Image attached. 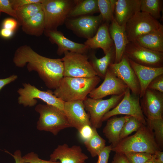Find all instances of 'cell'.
<instances>
[{"instance_id": "cell-28", "label": "cell", "mask_w": 163, "mask_h": 163, "mask_svg": "<svg viewBox=\"0 0 163 163\" xmlns=\"http://www.w3.org/2000/svg\"><path fill=\"white\" fill-rule=\"evenodd\" d=\"M42 10L41 3H34L21 7L15 11L18 26Z\"/></svg>"}, {"instance_id": "cell-24", "label": "cell", "mask_w": 163, "mask_h": 163, "mask_svg": "<svg viewBox=\"0 0 163 163\" xmlns=\"http://www.w3.org/2000/svg\"><path fill=\"white\" fill-rule=\"evenodd\" d=\"M88 56L89 61L97 76L101 78L104 79L109 66L115 61L114 46L112 47L110 51L101 58H98L93 51L91 52Z\"/></svg>"}, {"instance_id": "cell-36", "label": "cell", "mask_w": 163, "mask_h": 163, "mask_svg": "<svg viewBox=\"0 0 163 163\" xmlns=\"http://www.w3.org/2000/svg\"><path fill=\"white\" fill-rule=\"evenodd\" d=\"M2 12L16 19V11L12 8L11 0H0V16Z\"/></svg>"}, {"instance_id": "cell-25", "label": "cell", "mask_w": 163, "mask_h": 163, "mask_svg": "<svg viewBox=\"0 0 163 163\" xmlns=\"http://www.w3.org/2000/svg\"><path fill=\"white\" fill-rule=\"evenodd\" d=\"M135 41L151 50L163 52V25L161 24L158 28L139 36Z\"/></svg>"}, {"instance_id": "cell-3", "label": "cell", "mask_w": 163, "mask_h": 163, "mask_svg": "<svg viewBox=\"0 0 163 163\" xmlns=\"http://www.w3.org/2000/svg\"><path fill=\"white\" fill-rule=\"evenodd\" d=\"M158 150H160L156 142L153 132L146 123L143 124L133 135L120 140L112 148V151L123 154L139 152L153 154Z\"/></svg>"}, {"instance_id": "cell-19", "label": "cell", "mask_w": 163, "mask_h": 163, "mask_svg": "<svg viewBox=\"0 0 163 163\" xmlns=\"http://www.w3.org/2000/svg\"><path fill=\"white\" fill-rule=\"evenodd\" d=\"M140 0H116L114 9V18L120 26L125 27L127 22L140 11Z\"/></svg>"}, {"instance_id": "cell-46", "label": "cell", "mask_w": 163, "mask_h": 163, "mask_svg": "<svg viewBox=\"0 0 163 163\" xmlns=\"http://www.w3.org/2000/svg\"><path fill=\"white\" fill-rule=\"evenodd\" d=\"M155 158L158 163H163V152L158 150L154 154Z\"/></svg>"}, {"instance_id": "cell-20", "label": "cell", "mask_w": 163, "mask_h": 163, "mask_svg": "<svg viewBox=\"0 0 163 163\" xmlns=\"http://www.w3.org/2000/svg\"><path fill=\"white\" fill-rule=\"evenodd\" d=\"M129 61L139 83L140 87L139 97L141 98L151 82L156 76L163 74V67L146 66L136 63L129 59Z\"/></svg>"}, {"instance_id": "cell-45", "label": "cell", "mask_w": 163, "mask_h": 163, "mask_svg": "<svg viewBox=\"0 0 163 163\" xmlns=\"http://www.w3.org/2000/svg\"><path fill=\"white\" fill-rule=\"evenodd\" d=\"M10 154L14 158L15 161V163H25L24 161L21 156V151L19 150H17L14 153V155Z\"/></svg>"}, {"instance_id": "cell-43", "label": "cell", "mask_w": 163, "mask_h": 163, "mask_svg": "<svg viewBox=\"0 0 163 163\" xmlns=\"http://www.w3.org/2000/svg\"><path fill=\"white\" fill-rule=\"evenodd\" d=\"M111 163H129L123 154L116 153Z\"/></svg>"}, {"instance_id": "cell-38", "label": "cell", "mask_w": 163, "mask_h": 163, "mask_svg": "<svg viewBox=\"0 0 163 163\" xmlns=\"http://www.w3.org/2000/svg\"><path fill=\"white\" fill-rule=\"evenodd\" d=\"M147 88L163 93V74L155 78L149 84Z\"/></svg>"}, {"instance_id": "cell-47", "label": "cell", "mask_w": 163, "mask_h": 163, "mask_svg": "<svg viewBox=\"0 0 163 163\" xmlns=\"http://www.w3.org/2000/svg\"><path fill=\"white\" fill-rule=\"evenodd\" d=\"M144 163H158L157 160L155 158V155L154 154H153L152 158L146 161Z\"/></svg>"}, {"instance_id": "cell-26", "label": "cell", "mask_w": 163, "mask_h": 163, "mask_svg": "<svg viewBox=\"0 0 163 163\" xmlns=\"http://www.w3.org/2000/svg\"><path fill=\"white\" fill-rule=\"evenodd\" d=\"M21 26L22 31L27 34L36 37L42 35L45 30L43 10L24 22Z\"/></svg>"}, {"instance_id": "cell-15", "label": "cell", "mask_w": 163, "mask_h": 163, "mask_svg": "<svg viewBox=\"0 0 163 163\" xmlns=\"http://www.w3.org/2000/svg\"><path fill=\"white\" fill-rule=\"evenodd\" d=\"M109 67L127 85L132 93L139 96L140 87L138 79L125 54L120 62L110 64Z\"/></svg>"}, {"instance_id": "cell-32", "label": "cell", "mask_w": 163, "mask_h": 163, "mask_svg": "<svg viewBox=\"0 0 163 163\" xmlns=\"http://www.w3.org/2000/svg\"><path fill=\"white\" fill-rule=\"evenodd\" d=\"M145 119L146 123L153 132L157 145L161 151L163 148V118L153 119L145 118Z\"/></svg>"}, {"instance_id": "cell-29", "label": "cell", "mask_w": 163, "mask_h": 163, "mask_svg": "<svg viewBox=\"0 0 163 163\" xmlns=\"http://www.w3.org/2000/svg\"><path fill=\"white\" fill-rule=\"evenodd\" d=\"M140 1L141 11L148 13L157 20L160 18L163 0H140Z\"/></svg>"}, {"instance_id": "cell-42", "label": "cell", "mask_w": 163, "mask_h": 163, "mask_svg": "<svg viewBox=\"0 0 163 163\" xmlns=\"http://www.w3.org/2000/svg\"><path fill=\"white\" fill-rule=\"evenodd\" d=\"M18 76L15 75L3 79H0V91L6 85L14 82L17 78Z\"/></svg>"}, {"instance_id": "cell-10", "label": "cell", "mask_w": 163, "mask_h": 163, "mask_svg": "<svg viewBox=\"0 0 163 163\" xmlns=\"http://www.w3.org/2000/svg\"><path fill=\"white\" fill-rule=\"evenodd\" d=\"M124 54L129 59L142 66L152 67H163V52L151 50L135 41L128 43Z\"/></svg>"}, {"instance_id": "cell-8", "label": "cell", "mask_w": 163, "mask_h": 163, "mask_svg": "<svg viewBox=\"0 0 163 163\" xmlns=\"http://www.w3.org/2000/svg\"><path fill=\"white\" fill-rule=\"evenodd\" d=\"M124 94L112 95L109 98L104 100L87 97L83 101L85 109L89 115L90 121L93 128L97 129L101 127L103 116L118 104Z\"/></svg>"}, {"instance_id": "cell-21", "label": "cell", "mask_w": 163, "mask_h": 163, "mask_svg": "<svg viewBox=\"0 0 163 163\" xmlns=\"http://www.w3.org/2000/svg\"><path fill=\"white\" fill-rule=\"evenodd\" d=\"M109 31L115 49L114 63H118L122 59L126 47L129 42L126 36L125 27L119 25L114 18L109 24Z\"/></svg>"}, {"instance_id": "cell-23", "label": "cell", "mask_w": 163, "mask_h": 163, "mask_svg": "<svg viewBox=\"0 0 163 163\" xmlns=\"http://www.w3.org/2000/svg\"><path fill=\"white\" fill-rule=\"evenodd\" d=\"M130 116L125 115L120 117H111L107 120L103 133L111 144L112 148L116 146L120 141V136L123 127Z\"/></svg>"}, {"instance_id": "cell-18", "label": "cell", "mask_w": 163, "mask_h": 163, "mask_svg": "<svg viewBox=\"0 0 163 163\" xmlns=\"http://www.w3.org/2000/svg\"><path fill=\"white\" fill-rule=\"evenodd\" d=\"M50 158V160H59L60 163H86L88 158L80 146L75 145L69 147L66 143L58 145Z\"/></svg>"}, {"instance_id": "cell-22", "label": "cell", "mask_w": 163, "mask_h": 163, "mask_svg": "<svg viewBox=\"0 0 163 163\" xmlns=\"http://www.w3.org/2000/svg\"><path fill=\"white\" fill-rule=\"evenodd\" d=\"M109 24L103 22L94 35L87 39L84 44L89 49L100 48L103 50L105 54H106L114 45L109 33Z\"/></svg>"}, {"instance_id": "cell-40", "label": "cell", "mask_w": 163, "mask_h": 163, "mask_svg": "<svg viewBox=\"0 0 163 163\" xmlns=\"http://www.w3.org/2000/svg\"><path fill=\"white\" fill-rule=\"evenodd\" d=\"M43 0H11L13 9L16 11L24 6L34 3H41Z\"/></svg>"}, {"instance_id": "cell-13", "label": "cell", "mask_w": 163, "mask_h": 163, "mask_svg": "<svg viewBox=\"0 0 163 163\" xmlns=\"http://www.w3.org/2000/svg\"><path fill=\"white\" fill-rule=\"evenodd\" d=\"M128 88L108 67L103 82L91 91L88 96L93 99H102L109 95L124 94Z\"/></svg>"}, {"instance_id": "cell-2", "label": "cell", "mask_w": 163, "mask_h": 163, "mask_svg": "<svg viewBox=\"0 0 163 163\" xmlns=\"http://www.w3.org/2000/svg\"><path fill=\"white\" fill-rule=\"evenodd\" d=\"M97 76L90 78L64 77L54 94L64 102L84 101L101 81Z\"/></svg>"}, {"instance_id": "cell-30", "label": "cell", "mask_w": 163, "mask_h": 163, "mask_svg": "<svg viewBox=\"0 0 163 163\" xmlns=\"http://www.w3.org/2000/svg\"><path fill=\"white\" fill-rule=\"evenodd\" d=\"M88 151L92 157L97 156L100 152L106 146V141L98 133L95 129L92 137L84 142Z\"/></svg>"}, {"instance_id": "cell-11", "label": "cell", "mask_w": 163, "mask_h": 163, "mask_svg": "<svg viewBox=\"0 0 163 163\" xmlns=\"http://www.w3.org/2000/svg\"><path fill=\"white\" fill-rule=\"evenodd\" d=\"M161 24L148 13L139 11L125 25L128 40L129 42L135 41L139 36L158 28Z\"/></svg>"}, {"instance_id": "cell-17", "label": "cell", "mask_w": 163, "mask_h": 163, "mask_svg": "<svg viewBox=\"0 0 163 163\" xmlns=\"http://www.w3.org/2000/svg\"><path fill=\"white\" fill-rule=\"evenodd\" d=\"M63 111L72 127L78 131L85 125L91 126L89 115L86 111L83 101L64 102Z\"/></svg>"}, {"instance_id": "cell-1", "label": "cell", "mask_w": 163, "mask_h": 163, "mask_svg": "<svg viewBox=\"0 0 163 163\" xmlns=\"http://www.w3.org/2000/svg\"><path fill=\"white\" fill-rule=\"evenodd\" d=\"M13 62L17 67L22 68L27 65L29 72H37L50 89H56L64 77V63L61 59L42 56L27 45H22L16 50Z\"/></svg>"}, {"instance_id": "cell-16", "label": "cell", "mask_w": 163, "mask_h": 163, "mask_svg": "<svg viewBox=\"0 0 163 163\" xmlns=\"http://www.w3.org/2000/svg\"><path fill=\"white\" fill-rule=\"evenodd\" d=\"M43 34L48 37L52 43L57 45L56 53L59 56L62 55L67 51L86 54L90 50L84 44L77 43L68 39L57 30H45Z\"/></svg>"}, {"instance_id": "cell-7", "label": "cell", "mask_w": 163, "mask_h": 163, "mask_svg": "<svg viewBox=\"0 0 163 163\" xmlns=\"http://www.w3.org/2000/svg\"><path fill=\"white\" fill-rule=\"evenodd\" d=\"M23 85V88L17 91L19 95L18 98L19 104L24 107L34 106L37 102V99L63 111L64 102L56 97L52 91H42L29 83H24Z\"/></svg>"}, {"instance_id": "cell-12", "label": "cell", "mask_w": 163, "mask_h": 163, "mask_svg": "<svg viewBox=\"0 0 163 163\" xmlns=\"http://www.w3.org/2000/svg\"><path fill=\"white\" fill-rule=\"evenodd\" d=\"M103 22L100 14L97 16L88 15L66 20L67 28L79 37L88 39L93 37Z\"/></svg>"}, {"instance_id": "cell-39", "label": "cell", "mask_w": 163, "mask_h": 163, "mask_svg": "<svg viewBox=\"0 0 163 163\" xmlns=\"http://www.w3.org/2000/svg\"><path fill=\"white\" fill-rule=\"evenodd\" d=\"M112 149L111 144L106 146L98 155V160L95 163H108L110 154Z\"/></svg>"}, {"instance_id": "cell-4", "label": "cell", "mask_w": 163, "mask_h": 163, "mask_svg": "<svg viewBox=\"0 0 163 163\" xmlns=\"http://www.w3.org/2000/svg\"><path fill=\"white\" fill-rule=\"evenodd\" d=\"M35 110L40 114L37 126L38 130L56 135L61 130L72 127L64 111L56 107L39 104Z\"/></svg>"}, {"instance_id": "cell-44", "label": "cell", "mask_w": 163, "mask_h": 163, "mask_svg": "<svg viewBox=\"0 0 163 163\" xmlns=\"http://www.w3.org/2000/svg\"><path fill=\"white\" fill-rule=\"evenodd\" d=\"M14 33V31L8 29L2 28L0 30V36L4 39L11 38L13 36Z\"/></svg>"}, {"instance_id": "cell-5", "label": "cell", "mask_w": 163, "mask_h": 163, "mask_svg": "<svg viewBox=\"0 0 163 163\" xmlns=\"http://www.w3.org/2000/svg\"><path fill=\"white\" fill-rule=\"evenodd\" d=\"M76 0H43L42 3L45 30H56L68 18Z\"/></svg>"}, {"instance_id": "cell-34", "label": "cell", "mask_w": 163, "mask_h": 163, "mask_svg": "<svg viewBox=\"0 0 163 163\" xmlns=\"http://www.w3.org/2000/svg\"><path fill=\"white\" fill-rule=\"evenodd\" d=\"M123 154L129 163H144L151 158L153 155L139 152H129Z\"/></svg>"}, {"instance_id": "cell-41", "label": "cell", "mask_w": 163, "mask_h": 163, "mask_svg": "<svg viewBox=\"0 0 163 163\" xmlns=\"http://www.w3.org/2000/svg\"><path fill=\"white\" fill-rule=\"evenodd\" d=\"M18 26L17 20L13 18H8L4 19L2 24V28L14 31Z\"/></svg>"}, {"instance_id": "cell-27", "label": "cell", "mask_w": 163, "mask_h": 163, "mask_svg": "<svg viewBox=\"0 0 163 163\" xmlns=\"http://www.w3.org/2000/svg\"><path fill=\"white\" fill-rule=\"evenodd\" d=\"M98 12L97 0H76L75 4L69 12L68 18L91 15Z\"/></svg>"}, {"instance_id": "cell-33", "label": "cell", "mask_w": 163, "mask_h": 163, "mask_svg": "<svg viewBox=\"0 0 163 163\" xmlns=\"http://www.w3.org/2000/svg\"><path fill=\"white\" fill-rule=\"evenodd\" d=\"M143 124L135 118L130 116L123 127L120 140L127 137L133 132L137 131Z\"/></svg>"}, {"instance_id": "cell-31", "label": "cell", "mask_w": 163, "mask_h": 163, "mask_svg": "<svg viewBox=\"0 0 163 163\" xmlns=\"http://www.w3.org/2000/svg\"><path fill=\"white\" fill-rule=\"evenodd\" d=\"M116 0H97L99 12L103 22L110 24L114 19V9Z\"/></svg>"}, {"instance_id": "cell-35", "label": "cell", "mask_w": 163, "mask_h": 163, "mask_svg": "<svg viewBox=\"0 0 163 163\" xmlns=\"http://www.w3.org/2000/svg\"><path fill=\"white\" fill-rule=\"evenodd\" d=\"M25 163H60L59 161H46L40 158L37 154L31 152L22 157Z\"/></svg>"}, {"instance_id": "cell-37", "label": "cell", "mask_w": 163, "mask_h": 163, "mask_svg": "<svg viewBox=\"0 0 163 163\" xmlns=\"http://www.w3.org/2000/svg\"><path fill=\"white\" fill-rule=\"evenodd\" d=\"M95 129L88 125L83 126L78 131L79 137L83 142L88 140L93 136Z\"/></svg>"}, {"instance_id": "cell-6", "label": "cell", "mask_w": 163, "mask_h": 163, "mask_svg": "<svg viewBox=\"0 0 163 163\" xmlns=\"http://www.w3.org/2000/svg\"><path fill=\"white\" fill-rule=\"evenodd\" d=\"M64 77L90 78L97 76L86 54L71 52L64 53Z\"/></svg>"}, {"instance_id": "cell-14", "label": "cell", "mask_w": 163, "mask_h": 163, "mask_svg": "<svg viewBox=\"0 0 163 163\" xmlns=\"http://www.w3.org/2000/svg\"><path fill=\"white\" fill-rule=\"evenodd\" d=\"M140 102L145 118L153 119L163 118V93L147 88L140 98Z\"/></svg>"}, {"instance_id": "cell-9", "label": "cell", "mask_w": 163, "mask_h": 163, "mask_svg": "<svg viewBox=\"0 0 163 163\" xmlns=\"http://www.w3.org/2000/svg\"><path fill=\"white\" fill-rule=\"evenodd\" d=\"M131 92L128 88L118 104L104 115L102 119V122L118 115H125L135 118L143 124L146 123L140 106L139 96Z\"/></svg>"}]
</instances>
